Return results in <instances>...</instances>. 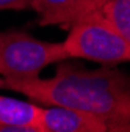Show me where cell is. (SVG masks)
Returning a JSON list of instances; mask_svg holds the SVG:
<instances>
[{"mask_svg": "<svg viewBox=\"0 0 130 132\" xmlns=\"http://www.w3.org/2000/svg\"><path fill=\"white\" fill-rule=\"evenodd\" d=\"M94 0H33V6L41 25L71 27L88 13Z\"/></svg>", "mask_w": 130, "mask_h": 132, "instance_id": "5", "label": "cell"}, {"mask_svg": "<svg viewBox=\"0 0 130 132\" xmlns=\"http://www.w3.org/2000/svg\"><path fill=\"white\" fill-rule=\"evenodd\" d=\"M2 84H3V79L0 77V88H2Z\"/></svg>", "mask_w": 130, "mask_h": 132, "instance_id": "10", "label": "cell"}, {"mask_svg": "<svg viewBox=\"0 0 130 132\" xmlns=\"http://www.w3.org/2000/svg\"><path fill=\"white\" fill-rule=\"evenodd\" d=\"M71 60L63 43L41 41L21 31L0 33V77L28 80L50 64Z\"/></svg>", "mask_w": 130, "mask_h": 132, "instance_id": "2", "label": "cell"}, {"mask_svg": "<svg viewBox=\"0 0 130 132\" xmlns=\"http://www.w3.org/2000/svg\"><path fill=\"white\" fill-rule=\"evenodd\" d=\"M86 14H92L130 43V0H94Z\"/></svg>", "mask_w": 130, "mask_h": 132, "instance_id": "6", "label": "cell"}, {"mask_svg": "<svg viewBox=\"0 0 130 132\" xmlns=\"http://www.w3.org/2000/svg\"><path fill=\"white\" fill-rule=\"evenodd\" d=\"M63 41L71 58H86L102 64L130 63V43L92 14H85L69 27Z\"/></svg>", "mask_w": 130, "mask_h": 132, "instance_id": "3", "label": "cell"}, {"mask_svg": "<svg viewBox=\"0 0 130 132\" xmlns=\"http://www.w3.org/2000/svg\"><path fill=\"white\" fill-rule=\"evenodd\" d=\"M35 124L42 132H108L94 115L63 105H38Z\"/></svg>", "mask_w": 130, "mask_h": 132, "instance_id": "4", "label": "cell"}, {"mask_svg": "<svg viewBox=\"0 0 130 132\" xmlns=\"http://www.w3.org/2000/svg\"><path fill=\"white\" fill-rule=\"evenodd\" d=\"M0 132H42L36 124H8L0 123Z\"/></svg>", "mask_w": 130, "mask_h": 132, "instance_id": "9", "label": "cell"}, {"mask_svg": "<svg viewBox=\"0 0 130 132\" xmlns=\"http://www.w3.org/2000/svg\"><path fill=\"white\" fill-rule=\"evenodd\" d=\"M38 105L19 101L10 96H0V123L35 124Z\"/></svg>", "mask_w": 130, "mask_h": 132, "instance_id": "7", "label": "cell"}, {"mask_svg": "<svg viewBox=\"0 0 130 132\" xmlns=\"http://www.w3.org/2000/svg\"><path fill=\"white\" fill-rule=\"evenodd\" d=\"M66 61H60L53 77L3 80L2 88L41 105H63L94 115L108 132H130V77L108 66L86 69Z\"/></svg>", "mask_w": 130, "mask_h": 132, "instance_id": "1", "label": "cell"}, {"mask_svg": "<svg viewBox=\"0 0 130 132\" xmlns=\"http://www.w3.org/2000/svg\"><path fill=\"white\" fill-rule=\"evenodd\" d=\"M33 0H0V11L6 10H31Z\"/></svg>", "mask_w": 130, "mask_h": 132, "instance_id": "8", "label": "cell"}]
</instances>
